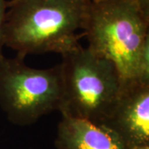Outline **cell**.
I'll return each instance as SVG.
<instances>
[{
    "label": "cell",
    "instance_id": "obj_4",
    "mask_svg": "<svg viewBox=\"0 0 149 149\" xmlns=\"http://www.w3.org/2000/svg\"><path fill=\"white\" fill-rule=\"evenodd\" d=\"M61 95L60 64L36 69L17 56L0 60V107L12 123L28 126L51 112L59 111Z\"/></svg>",
    "mask_w": 149,
    "mask_h": 149
},
{
    "label": "cell",
    "instance_id": "obj_6",
    "mask_svg": "<svg viewBox=\"0 0 149 149\" xmlns=\"http://www.w3.org/2000/svg\"><path fill=\"white\" fill-rule=\"evenodd\" d=\"M55 146L56 149H128L106 125L63 115L57 126Z\"/></svg>",
    "mask_w": 149,
    "mask_h": 149
},
{
    "label": "cell",
    "instance_id": "obj_2",
    "mask_svg": "<svg viewBox=\"0 0 149 149\" xmlns=\"http://www.w3.org/2000/svg\"><path fill=\"white\" fill-rule=\"evenodd\" d=\"M82 30L88 47L115 65L123 85L135 81L139 52L149 39V18L136 0L89 2Z\"/></svg>",
    "mask_w": 149,
    "mask_h": 149
},
{
    "label": "cell",
    "instance_id": "obj_7",
    "mask_svg": "<svg viewBox=\"0 0 149 149\" xmlns=\"http://www.w3.org/2000/svg\"><path fill=\"white\" fill-rule=\"evenodd\" d=\"M134 80L141 84H149V39L145 42L139 52Z\"/></svg>",
    "mask_w": 149,
    "mask_h": 149
},
{
    "label": "cell",
    "instance_id": "obj_3",
    "mask_svg": "<svg viewBox=\"0 0 149 149\" xmlns=\"http://www.w3.org/2000/svg\"><path fill=\"white\" fill-rule=\"evenodd\" d=\"M61 57V115L104 124L122 92L117 68L81 45Z\"/></svg>",
    "mask_w": 149,
    "mask_h": 149
},
{
    "label": "cell",
    "instance_id": "obj_1",
    "mask_svg": "<svg viewBox=\"0 0 149 149\" xmlns=\"http://www.w3.org/2000/svg\"><path fill=\"white\" fill-rule=\"evenodd\" d=\"M89 2L85 0H10L4 46L24 58L31 54L61 56L79 45Z\"/></svg>",
    "mask_w": 149,
    "mask_h": 149
},
{
    "label": "cell",
    "instance_id": "obj_10",
    "mask_svg": "<svg viewBox=\"0 0 149 149\" xmlns=\"http://www.w3.org/2000/svg\"><path fill=\"white\" fill-rule=\"evenodd\" d=\"M128 149H149V143L139 145V146H134L132 148H129Z\"/></svg>",
    "mask_w": 149,
    "mask_h": 149
},
{
    "label": "cell",
    "instance_id": "obj_9",
    "mask_svg": "<svg viewBox=\"0 0 149 149\" xmlns=\"http://www.w3.org/2000/svg\"><path fill=\"white\" fill-rule=\"evenodd\" d=\"M143 14L149 18V0H136Z\"/></svg>",
    "mask_w": 149,
    "mask_h": 149
},
{
    "label": "cell",
    "instance_id": "obj_8",
    "mask_svg": "<svg viewBox=\"0 0 149 149\" xmlns=\"http://www.w3.org/2000/svg\"><path fill=\"white\" fill-rule=\"evenodd\" d=\"M7 9L8 1L0 0V60L4 56L3 55V47H4V27Z\"/></svg>",
    "mask_w": 149,
    "mask_h": 149
},
{
    "label": "cell",
    "instance_id": "obj_5",
    "mask_svg": "<svg viewBox=\"0 0 149 149\" xmlns=\"http://www.w3.org/2000/svg\"><path fill=\"white\" fill-rule=\"evenodd\" d=\"M104 125L117 133L128 148L149 143V84L132 81L123 85Z\"/></svg>",
    "mask_w": 149,
    "mask_h": 149
},
{
    "label": "cell",
    "instance_id": "obj_11",
    "mask_svg": "<svg viewBox=\"0 0 149 149\" xmlns=\"http://www.w3.org/2000/svg\"><path fill=\"white\" fill-rule=\"evenodd\" d=\"M85 1H88V2H94V1H98V0H85Z\"/></svg>",
    "mask_w": 149,
    "mask_h": 149
}]
</instances>
